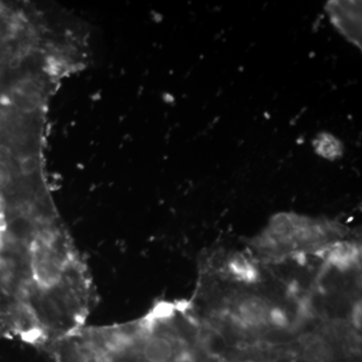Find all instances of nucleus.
Segmentation results:
<instances>
[{"instance_id": "f257e3e1", "label": "nucleus", "mask_w": 362, "mask_h": 362, "mask_svg": "<svg viewBox=\"0 0 362 362\" xmlns=\"http://www.w3.org/2000/svg\"><path fill=\"white\" fill-rule=\"evenodd\" d=\"M343 226L327 221L312 220L295 214H280L254 240L252 246L267 259L281 261L297 256L319 255L341 242Z\"/></svg>"}, {"instance_id": "f03ea898", "label": "nucleus", "mask_w": 362, "mask_h": 362, "mask_svg": "<svg viewBox=\"0 0 362 362\" xmlns=\"http://www.w3.org/2000/svg\"><path fill=\"white\" fill-rule=\"evenodd\" d=\"M316 153L328 160L334 161L343 156V144L340 140L330 133H321L317 135L313 141Z\"/></svg>"}]
</instances>
